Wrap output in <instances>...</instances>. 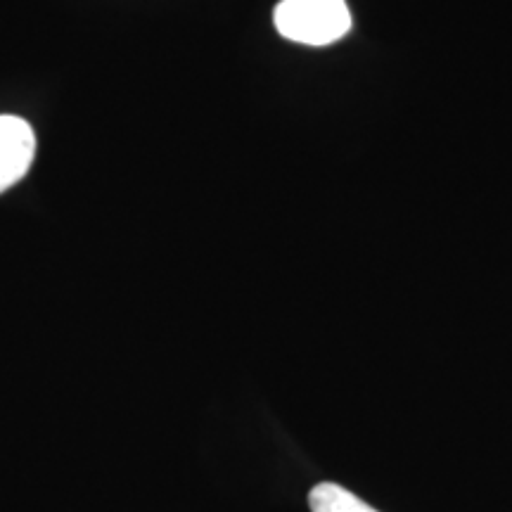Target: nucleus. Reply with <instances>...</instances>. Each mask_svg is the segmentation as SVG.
Wrapping results in <instances>:
<instances>
[{
    "label": "nucleus",
    "instance_id": "obj_1",
    "mask_svg": "<svg viewBox=\"0 0 512 512\" xmlns=\"http://www.w3.org/2000/svg\"><path fill=\"white\" fill-rule=\"evenodd\" d=\"M273 19L280 36L304 46H330L351 29L347 0H280Z\"/></svg>",
    "mask_w": 512,
    "mask_h": 512
},
{
    "label": "nucleus",
    "instance_id": "obj_2",
    "mask_svg": "<svg viewBox=\"0 0 512 512\" xmlns=\"http://www.w3.org/2000/svg\"><path fill=\"white\" fill-rule=\"evenodd\" d=\"M36 155V136L22 117H0V195L29 174Z\"/></svg>",
    "mask_w": 512,
    "mask_h": 512
},
{
    "label": "nucleus",
    "instance_id": "obj_3",
    "mask_svg": "<svg viewBox=\"0 0 512 512\" xmlns=\"http://www.w3.org/2000/svg\"><path fill=\"white\" fill-rule=\"evenodd\" d=\"M309 505L311 512H377L368 503H363L361 498L351 494V491L332 482L313 486L309 494Z\"/></svg>",
    "mask_w": 512,
    "mask_h": 512
}]
</instances>
